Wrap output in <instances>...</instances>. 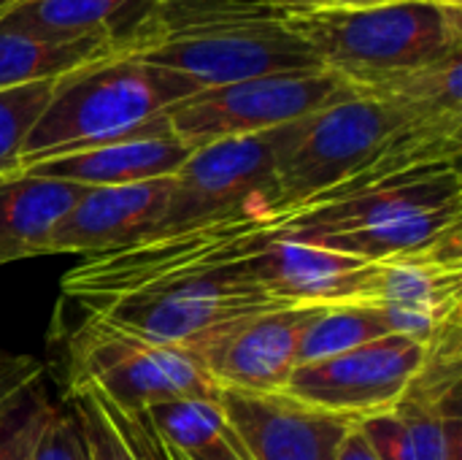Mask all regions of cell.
<instances>
[{
    "label": "cell",
    "instance_id": "cell-28",
    "mask_svg": "<svg viewBox=\"0 0 462 460\" xmlns=\"http://www.w3.org/2000/svg\"><path fill=\"white\" fill-rule=\"evenodd\" d=\"M35 380H43V366L35 358L11 355L0 350V407Z\"/></svg>",
    "mask_w": 462,
    "mask_h": 460
},
{
    "label": "cell",
    "instance_id": "cell-24",
    "mask_svg": "<svg viewBox=\"0 0 462 460\" xmlns=\"http://www.w3.org/2000/svg\"><path fill=\"white\" fill-rule=\"evenodd\" d=\"M57 79L0 89V176L19 171L22 146L43 114Z\"/></svg>",
    "mask_w": 462,
    "mask_h": 460
},
{
    "label": "cell",
    "instance_id": "cell-33",
    "mask_svg": "<svg viewBox=\"0 0 462 460\" xmlns=\"http://www.w3.org/2000/svg\"><path fill=\"white\" fill-rule=\"evenodd\" d=\"M19 3H22V0H0V22H3Z\"/></svg>",
    "mask_w": 462,
    "mask_h": 460
},
{
    "label": "cell",
    "instance_id": "cell-17",
    "mask_svg": "<svg viewBox=\"0 0 462 460\" xmlns=\"http://www.w3.org/2000/svg\"><path fill=\"white\" fill-rule=\"evenodd\" d=\"M189 155L192 149L187 144H181L173 133H165V136H146V138H127L97 149L43 160L22 168V174L51 176L84 187H122V184L176 176Z\"/></svg>",
    "mask_w": 462,
    "mask_h": 460
},
{
    "label": "cell",
    "instance_id": "cell-13",
    "mask_svg": "<svg viewBox=\"0 0 462 460\" xmlns=\"http://www.w3.org/2000/svg\"><path fill=\"white\" fill-rule=\"evenodd\" d=\"M365 306H376L393 336L436 344L462 328V247L379 263Z\"/></svg>",
    "mask_w": 462,
    "mask_h": 460
},
{
    "label": "cell",
    "instance_id": "cell-31",
    "mask_svg": "<svg viewBox=\"0 0 462 460\" xmlns=\"http://www.w3.org/2000/svg\"><path fill=\"white\" fill-rule=\"evenodd\" d=\"M273 3L287 5V8H330L338 0H273Z\"/></svg>",
    "mask_w": 462,
    "mask_h": 460
},
{
    "label": "cell",
    "instance_id": "cell-20",
    "mask_svg": "<svg viewBox=\"0 0 462 460\" xmlns=\"http://www.w3.org/2000/svg\"><path fill=\"white\" fill-rule=\"evenodd\" d=\"M125 54L114 41H43L19 30L0 27V89L60 79L84 65L100 62L106 57Z\"/></svg>",
    "mask_w": 462,
    "mask_h": 460
},
{
    "label": "cell",
    "instance_id": "cell-6",
    "mask_svg": "<svg viewBox=\"0 0 462 460\" xmlns=\"http://www.w3.org/2000/svg\"><path fill=\"white\" fill-rule=\"evenodd\" d=\"M284 22L314 49L325 70L357 92L462 52V8L430 0L374 8H292Z\"/></svg>",
    "mask_w": 462,
    "mask_h": 460
},
{
    "label": "cell",
    "instance_id": "cell-23",
    "mask_svg": "<svg viewBox=\"0 0 462 460\" xmlns=\"http://www.w3.org/2000/svg\"><path fill=\"white\" fill-rule=\"evenodd\" d=\"M152 431L176 453H195L230 434L225 409L211 399H176L154 404L143 412Z\"/></svg>",
    "mask_w": 462,
    "mask_h": 460
},
{
    "label": "cell",
    "instance_id": "cell-21",
    "mask_svg": "<svg viewBox=\"0 0 462 460\" xmlns=\"http://www.w3.org/2000/svg\"><path fill=\"white\" fill-rule=\"evenodd\" d=\"M360 95L393 103L414 117L462 122V52L428 68L360 89Z\"/></svg>",
    "mask_w": 462,
    "mask_h": 460
},
{
    "label": "cell",
    "instance_id": "cell-30",
    "mask_svg": "<svg viewBox=\"0 0 462 460\" xmlns=\"http://www.w3.org/2000/svg\"><path fill=\"white\" fill-rule=\"evenodd\" d=\"M338 460H376L374 453H371V447L365 445V439L360 437L357 426L344 437L341 450H338Z\"/></svg>",
    "mask_w": 462,
    "mask_h": 460
},
{
    "label": "cell",
    "instance_id": "cell-8",
    "mask_svg": "<svg viewBox=\"0 0 462 460\" xmlns=\"http://www.w3.org/2000/svg\"><path fill=\"white\" fill-rule=\"evenodd\" d=\"M360 92L330 70L279 73L200 89L165 111L171 133L189 149L257 136L300 117L352 100Z\"/></svg>",
    "mask_w": 462,
    "mask_h": 460
},
{
    "label": "cell",
    "instance_id": "cell-7",
    "mask_svg": "<svg viewBox=\"0 0 462 460\" xmlns=\"http://www.w3.org/2000/svg\"><path fill=\"white\" fill-rule=\"evenodd\" d=\"M68 355V390H92L127 415L176 399H219L198 352L138 339L95 317L81 323Z\"/></svg>",
    "mask_w": 462,
    "mask_h": 460
},
{
    "label": "cell",
    "instance_id": "cell-1",
    "mask_svg": "<svg viewBox=\"0 0 462 460\" xmlns=\"http://www.w3.org/2000/svg\"><path fill=\"white\" fill-rule=\"evenodd\" d=\"M276 220L246 211L87 255L62 277V298L125 333L195 352L230 325L287 306L263 290L249 266Z\"/></svg>",
    "mask_w": 462,
    "mask_h": 460
},
{
    "label": "cell",
    "instance_id": "cell-5",
    "mask_svg": "<svg viewBox=\"0 0 462 460\" xmlns=\"http://www.w3.org/2000/svg\"><path fill=\"white\" fill-rule=\"evenodd\" d=\"M200 92L195 81L133 54H114L54 81L51 98L30 130L19 171L43 160L106 144L171 133L165 111Z\"/></svg>",
    "mask_w": 462,
    "mask_h": 460
},
{
    "label": "cell",
    "instance_id": "cell-4",
    "mask_svg": "<svg viewBox=\"0 0 462 460\" xmlns=\"http://www.w3.org/2000/svg\"><path fill=\"white\" fill-rule=\"evenodd\" d=\"M284 236L384 263L462 247L460 163L420 165L279 217Z\"/></svg>",
    "mask_w": 462,
    "mask_h": 460
},
{
    "label": "cell",
    "instance_id": "cell-9",
    "mask_svg": "<svg viewBox=\"0 0 462 460\" xmlns=\"http://www.w3.org/2000/svg\"><path fill=\"white\" fill-rule=\"evenodd\" d=\"M279 127L192 149L173 176L162 222L152 236L179 233L246 211L279 214Z\"/></svg>",
    "mask_w": 462,
    "mask_h": 460
},
{
    "label": "cell",
    "instance_id": "cell-11",
    "mask_svg": "<svg viewBox=\"0 0 462 460\" xmlns=\"http://www.w3.org/2000/svg\"><path fill=\"white\" fill-rule=\"evenodd\" d=\"M462 358L430 352L403 401L357 423L376 460H462Z\"/></svg>",
    "mask_w": 462,
    "mask_h": 460
},
{
    "label": "cell",
    "instance_id": "cell-2",
    "mask_svg": "<svg viewBox=\"0 0 462 460\" xmlns=\"http://www.w3.org/2000/svg\"><path fill=\"white\" fill-rule=\"evenodd\" d=\"M462 122L414 117L357 95L279 127V214L330 201L379 179L460 163Z\"/></svg>",
    "mask_w": 462,
    "mask_h": 460
},
{
    "label": "cell",
    "instance_id": "cell-16",
    "mask_svg": "<svg viewBox=\"0 0 462 460\" xmlns=\"http://www.w3.org/2000/svg\"><path fill=\"white\" fill-rule=\"evenodd\" d=\"M173 176L122 184L87 187L79 203L60 220L49 239V255H97L149 239L165 217Z\"/></svg>",
    "mask_w": 462,
    "mask_h": 460
},
{
    "label": "cell",
    "instance_id": "cell-32",
    "mask_svg": "<svg viewBox=\"0 0 462 460\" xmlns=\"http://www.w3.org/2000/svg\"><path fill=\"white\" fill-rule=\"evenodd\" d=\"M393 3H406V0H338L336 5H341V8H374V5H393Z\"/></svg>",
    "mask_w": 462,
    "mask_h": 460
},
{
    "label": "cell",
    "instance_id": "cell-12",
    "mask_svg": "<svg viewBox=\"0 0 462 460\" xmlns=\"http://www.w3.org/2000/svg\"><path fill=\"white\" fill-rule=\"evenodd\" d=\"M325 309L330 306H276L230 325L195 352L219 390L282 393L298 366V347L306 328Z\"/></svg>",
    "mask_w": 462,
    "mask_h": 460
},
{
    "label": "cell",
    "instance_id": "cell-34",
    "mask_svg": "<svg viewBox=\"0 0 462 460\" xmlns=\"http://www.w3.org/2000/svg\"><path fill=\"white\" fill-rule=\"evenodd\" d=\"M436 5H444V8H462V0H430Z\"/></svg>",
    "mask_w": 462,
    "mask_h": 460
},
{
    "label": "cell",
    "instance_id": "cell-35",
    "mask_svg": "<svg viewBox=\"0 0 462 460\" xmlns=\"http://www.w3.org/2000/svg\"><path fill=\"white\" fill-rule=\"evenodd\" d=\"M160 3H168V0H160Z\"/></svg>",
    "mask_w": 462,
    "mask_h": 460
},
{
    "label": "cell",
    "instance_id": "cell-26",
    "mask_svg": "<svg viewBox=\"0 0 462 460\" xmlns=\"http://www.w3.org/2000/svg\"><path fill=\"white\" fill-rule=\"evenodd\" d=\"M68 404L81 423L89 460H135L92 390H68Z\"/></svg>",
    "mask_w": 462,
    "mask_h": 460
},
{
    "label": "cell",
    "instance_id": "cell-22",
    "mask_svg": "<svg viewBox=\"0 0 462 460\" xmlns=\"http://www.w3.org/2000/svg\"><path fill=\"white\" fill-rule=\"evenodd\" d=\"M384 336L393 333L384 314L376 306H365V304L330 306L306 328L298 347V366L349 352L355 347L371 344Z\"/></svg>",
    "mask_w": 462,
    "mask_h": 460
},
{
    "label": "cell",
    "instance_id": "cell-14",
    "mask_svg": "<svg viewBox=\"0 0 462 460\" xmlns=\"http://www.w3.org/2000/svg\"><path fill=\"white\" fill-rule=\"evenodd\" d=\"M273 228L257 241L249 266L263 290L279 304L344 306L365 304L379 263L300 244Z\"/></svg>",
    "mask_w": 462,
    "mask_h": 460
},
{
    "label": "cell",
    "instance_id": "cell-19",
    "mask_svg": "<svg viewBox=\"0 0 462 460\" xmlns=\"http://www.w3.org/2000/svg\"><path fill=\"white\" fill-rule=\"evenodd\" d=\"M84 192V184L51 176H0V266L49 255L54 228Z\"/></svg>",
    "mask_w": 462,
    "mask_h": 460
},
{
    "label": "cell",
    "instance_id": "cell-3",
    "mask_svg": "<svg viewBox=\"0 0 462 460\" xmlns=\"http://www.w3.org/2000/svg\"><path fill=\"white\" fill-rule=\"evenodd\" d=\"M273 0H168L135 30L127 54L187 76L200 89L325 70Z\"/></svg>",
    "mask_w": 462,
    "mask_h": 460
},
{
    "label": "cell",
    "instance_id": "cell-25",
    "mask_svg": "<svg viewBox=\"0 0 462 460\" xmlns=\"http://www.w3.org/2000/svg\"><path fill=\"white\" fill-rule=\"evenodd\" d=\"M54 409L57 404L49 399L43 380H35L5 401L0 407V460H27Z\"/></svg>",
    "mask_w": 462,
    "mask_h": 460
},
{
    "label": "cell",
    "instance_id": "cell-27",
    "mask_svg": "<svg viewBox=\"0 0 462 460\" xmlns=\"http://www.w3.org/2000/svg\"><path fill=\"white\" fill-rule=\"evenodd\" d=\"M27 460H89L81 423L70 407L57 404L51 420L35 439Z\"/></svg>",
    "mask_w": 462,
    "mask_h": 460
},
{
    "label": "cell",
    "instance_id": "cell-18",
    "mask_svg": "<svg viewBox=\"0 0 462 460\" xmlns=\"http://www.w3.org/2000/svg\"><path fill=\"white\" fill-rule=\"evenodd\" d=\"M160 0H22L0 27L43 41H114L127 54L135 30L154 14Z\"/></svg>",
    "mask_w": 462,
    "mask_h": 460
},
{
    "label": "cell",
    "instance_id": "cell-15",
    "mask_svg": "<svg viewBox=\"0 0 462 460\" xmlns=\"http://www.w3.org/2000/svg\"><path fill=\"white\" fill-rule=\"evenodd\" d=\"M233 437L249 460H338L355 423L303 407L284 393L219 390Z\"/></svg>",
    "mask_w": 462,
    "mask_h": 460
},
{
    "label": "cell",
    "instance_id": "cell-29",
    "mask_svg": "<svg viewBox=\"0 0 462 460\" xmlns=\"http://www.w3.org/2000/svg\"><path fill=\"white\" fill-rule=\"evenodd\" d=\"M171 453H173L176 460H249L244 455V450L238 447V442L233 437V428L222 442H214V445L200 447L195 453H176V450H171Z\"/></svg>",
    "mask_w": 462,
    "mask_h": 460
},
{
    "label": "cell",
    "instance_id": "cell-10",
    "mask_svg": "<svg viewBox=\"0 0 462 460\" xmlns=\"http://www.w3.org/2000/svg\"><path fill=\"white\" fill-rule=\"evenodd\" d=\"M428 352L430 347L414 339L384 336L349 352L298 366L282 393L303 407L357 426L403 401Z\"/></svg>",
    "mask_w": 462,
    "mask_h": 460
}]
</instances>
